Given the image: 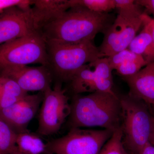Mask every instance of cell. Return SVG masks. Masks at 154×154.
Listing matches in <instances>:
<instances>
[{
  "label": "cell",
  "mask_w": 154,
  "mask_h": 154,
  "mask_svg": "<svg viewBox=\"0 0 154 154\" xmlns=\"http://www.w3.org/2000/svg\"><path fill=\"white\" fill-rule=\"evenodd\" d=\"M120 100L123 145L129 154H138L149 142L154 130V118L143 101L129 96Z\"/></svg>",
  "instance_id": "4"
},
{
  "label": "cell",
  "mask_w": 154,
  "mask_h": 154,
  "mask_svg": "<svg viewBox=\"0 0 154 154\" xmlns=\"http://www.w3.org/2000/svg\"><path fill=\"white\" fill-rule=\"evenodd\" d=\"M107 58L110 67L113 70L125 63L143 59L140 56L136 54L128 48L116 53Z\"/></svg>",
  "instance_id": "22"
},
{
  "label": "cell",
  "mask_w": 154,
  "mask_h": 154,
  "mask_svg": "<svg viewBox=\"0 0 154 154\" xmlns=\"http://www.w3.org/2000/svg\"><path fill=\"white\" fill-rule=\"evenodd\" d=\"M149 142L154 146V130L152 133L150 138Z\"/></svg>",
  "instance_id": "29"
},
{
  "label": "cell",
  "mask_w": 154,
  "mask_h": 154,
  "mask_svg": "<svg viewBox=\"0 0 154 154\" xmlns=\"http://www.w3.org/2000/svg\"><path fill=\"white\" fill-rule=\"evenodd\" d=\"M10 154H24L23 153H22L21 152H20V151H19V150H18V149H17L15 150V151H14V152H13L11 153Z\"/></svg>",
  "instance_id": "30"
},
{
  "label": "cell",
  "mask_w": 154,
  "mask_h": 154,
  "mask_svg": "<svg viewBox=\"0 0 154 154\" xmlns=\"http://www.w3.org/2000/svg\"><path fill=\"white\" fill-rule=\"evenodd\" d=\"M114 20L108 13L74 7L45 24L42 34L46 40L65 43L93 42L98 33H105Z\"/></svg>",
  "instance_id": "1"
},
{
  "label": "cell",
  "mask_w": 154,
  "mask_h": 154,
  "mask_svg": "<svg viewBox=\"0 0 154 154\" xmlns=\"http://www.w3.org/2000/svg\"><path fill=\"white\" fill-rule=\"evenodd\" d=\"M36 63L49 66L46 40L39 30L0 45V69Z\"/></svg>",
  "instance_id": "5"
},
{
  "label": "cell",
  "mask_w": 154,
  "mask_h": 154,
  "mask_svg": "<svg viewBox=\"0 0 154 154\" xmlns=\"http://www.w3.org/2000/svg\"><path fill=\"white\" fill-rule=\"evenodd\" d=\"M72 90L75 95L96 92L94 70L89 64L82 67L70 81Z\"/></svg>",
  "instance_id": "18"
},
{
  "label": "cell",
  "mask_w": 154,
  "mask_h": 154,
  "mask_svg": "<svg viewBox=\"0 0 154 154\" xmlns=\"http://www.w3.org/2000/svg\"><path fill=\"white\" fill-rule=\"evenodd\" d=\"M142 19L143 24L146 25L149 28L154 42V19L144 12L142 15Z\"/></svg>",
  "instance_id": "27"
},
{
  "label": "cell",
  "mask_w": 154,
  "mask_h": 154,
  "mask_svg": "<svg viewBox=\"0 0 154 154\" xmlns=\"http://www.w3.org/2000/svg\"><path fill=\"white\" fill-rule=\"evenodd\" d=\"M16 146L24 154H42L47 152L46 143L41 138L29 131L17 134Z\"/></svg>",
  "instance_id": "17"
},
{
  "label": "cell",
  "mask_w": 154,
  "mask_h": 154,
  "mask_svg": "<svg viewBox=\"0 0 154 154\" xmlns=\"http://www.w3.org/2000/svg\"><path fill=\"white\" fill-rule=\"evenodd\" d=\"M1 69V76L14 80L23 91L44 92L51 87V73L47 66H17Z\"/></svg>",
  "instance_id": "11"
},
{
  "label": "cell",
  "mask_w": 154,
  "mask_h": 154,
  "mask_svg": "<svg viewBox=\"0 0 154 154\" xmlns=\"http://www.w3.org/2000/svg\"></svg>",
  "instance_id": "33"
},
{
  "label": "cell",
  "mask_w": 154,
  "mask_h": 154,
  "mask_svg": "<svg viewBox=\"0 0 154 154\" xmlns=\"http://www.w3.org/2000/svg\"><path fill=\"white\" fill-rule=\"evenodd\" d=\"M143 14L137 15L118 12L113 24L105 32L99 48L105 57L128 48L143 25Z\"/></svg>",
  "instance_id": "8"
},
{
  "label": "cell",
  "mask_w": 154,
  "mask_h": 154,
  "mask_svg": "<svg viewBox=\"0 0 154 154\" xmlns=\"http://www.w3.org/2000/svg\"><path fill=\"white\" fill-rule=\"evenodd\" d=\"M17 134L0 118V154H10L17 149Z\"/></svg>",
  "instance_id": "19"
},
{
  "label": "cell",
  "mask_w": 154,
  "mask_h": 154,
  "mask_svg": "<svg viewBox=\"0 0 154 154\" xmlns=\"http://www.w3.org/2000/svg\"><path fill=\"white\" fill-rule=\"evenodd\" d=\"M27 94L14 80L0 76V109L11 106Z\"/></svg>",
  "instance_id": "16"
},
{
  "label": "cell",
  "mask_w": 154,
  "mask_h": 154,
  "mask_svg": "<svg viewBox=\"0 0 154 154\" xmlns=\"http://www.w3.org/2000/svg\"><path fill=\"white\" fill-rule=\"evenodd\" d=\"M109 130L72 128L66 134L46 143L55 154H99L113 133Z\"/></svg>",
  "instance_id": "6"
},
{
  "label": "cell",
  "mask_w": 154,
  "mask_h": 154,
  "mask_svg": "<svg viewBox=\"0 0 154 154\" xmlns=\"http://www.w3.org/2000/svg\"><path fill=\"white\" fill-rule=\"evenodd\" d=\"M138 154H154V146L149 142L141 150Z\"/></svg>",
  "instance_id": "28"
},
{
  "label": "cell",
  "mask_w": 154,
  "mask_h": 154,
  "mask_svg": "<svg viewBox=\"0 0 154 154\" xmlns=\"http://www.w3.org/2000/svg\"><path fill=\"white\" fill-rule=\"evenodd\" d=\"M124 78L129 87L128 96L146 104L154 105V61L135 74Z\"/></svg>",
  "instance_id": "12"
},
{
  "label": "cell",
  "mask_w": 154,
  "mask_h": 154,
  "mask_svg": "<svg viewBox=\"0 0 154 154\" xmlns=\"http://www.w3.org/2000/svg\"><path fill=\"white\" fill-rule=\"evenodd\" d=\"M147 64H148L144 60L142 59L122 64L115 70L123 77L130 76L135 74Z\"/></svg>",
  "instance_id": "23"
},
{
  "label": "cell",
  "mask_w": 154,
  "mask_h": 154,
  "mask_svg": "<svg viewBox=\"0 0 154 154\" xmlns=\"http://www.w3.org/2000/svg\"><path fill=\"white\" fill-rule=\"evenodd\" d=\"M115 9L118 12H124L132 14H141L144 12L140 6L134 0H115Z\"/></svg>",
  "instance_id": "24"
},
{
  "label": "cell",
  "mask_w": 154,
  "mask_h": 154,
  "mask_svg": "<svg viewBox=\"0 0 154 154\" xmlns=\"http://www.w3.org/2000/svg\"><path fill=\"white\" fill-rule=\"evenodd\" d=\"M45 24L44 18L34 9L10 8L0 16V45L38 31Z\"/></svg>",
  "instance_id": "9"
},
{
  "label": "cell",
  "mask_w": 154,
  "mask_h": 154,
  "mask_svg": "<svg viewBox=\"0 0 154 154\" xmlns=\"http://www.w3.org/2000/svg\"><path fill=\"white\" fill-rule=\"evenodd\" d=\"M71 7H82L92 12L108 13L115 9V0H70Z\"/></svg>",
  "instance_id": "20"
},
{
  "label": "cell",
  "mask_w": 154,
  "mask_h": 154,
  "mask_svg": "<svg viewBox=\"0 0 154 154\" xmlns=\"http://www.w3.org/2000/svg\"><path fill=\"white\" fill-rule=\"evenodd\" d=\"M122 136V130L120 127L113 132L99 154H129L123 145Z\"/></svg>",
  "instance_id": "21"
},
{
  "label": "cell",
  "mask_w": 154,
  "mask_h": 154,
  "mask_svg": "<svg viewBox=\"0 0 154 154\" xmlns=\"http://www.w3.org/2000/svg\"><path fill=\"white\" fill-rule=\"evenodd\" d=\"M33 4L46 24L71 8L70 0H36L33 1Z\"/></svg>",
  "instance_id": "15"
},
{
  "label": "cell",
  "mask_w": 154,
  "mask_h": 154,
  "mask_svg": "<svg viewBox=\"0 0 154 154\" xmlns=\"http://www.w3.org/2000/svg\"><path fill=\"white\" fill-rule=\"evenodd\" d=\"M136 3L145 9L146 14H151L154 19V0H136Z\"/></svg>",
  "instance_id": "26"
},
{
  "label": "cell",
  "mask_w": 154,
  "mask_h": 154,
  "mask_svg": "<svg viewBox=\"0 0 154 154\" xmlns=\"http://www.w3.org/2000/svg\"><path fill=\"white\" fill-rule=\"evenodd\" d=\"M69 117L71 128L99 127L114 132L121 127L120 98L116 94L100 92L76 95L70 104Z\"/></svg>",
  "instance_id": "2"
},
{
  "label": "cell",
  "mask_w": 154,
  "mask_h": 154,
  "mask_svg": "<svg viewBox=\"0 0 154 154\" xmlns=\"http://www.w3.org/2000/svg\"><path fill=\"white\" fill-rule=\"evenodd\" d=\"M46 42L49 66L64 81L70 82L82 67L105 57L92 41L68 43L46 40Z\"/></svg>",
  "instance_id": "3"
},
{
  "label": "cell",
  "mask_w": 154,
  "mask_h": 154,
  "mask_svg": "<svg viewBox=\"0 0 154 154\" xmlns=\"http://www.w3.org/2000/svg\"><path fill=\"white\" fill-rule=\"evenodd\" d=\"M154 107V105H152Z\"/></svg>",
  "instance_id": "32"
},
{
  "label": "cell",
  "mask_w": 154,
  "mask_h": 154,
  "mask_svg": "<svg viewBox=\"0 0 154 154\" xmlns=\"http://www.w3.org/2000/svg\"><path fill=\"white\" fill-rule=\"evenodd\" d=\"M143 28L137 35L128 47V49L140 56L149 64L154 61V42L151 33L147 26Z\"/></svg>",
  "instance_id": "14"
},
{
  "label": "cell",
  "mask_w": 154,
  "mask_h": 154,
  "mask_svg": "<svg viewBox=\"0 0 154 154\" xmlns=\"http://www.w3.org/2000/svg\"><path fill=\"white\" fill-rule=\"evenodd\" d=\"M88 64L94 68L96 92L115 94L113 90V70L110 67L107 57L100 58Z\"/></svg>",
  "instance_id": "13"
},
{
  "label": "cell",
  "mask_w": 154,
  "mask_h": 154,
  "mask_svg": "<svg viewBox=\"0 0 154 154\" xmlns=\"http://www.w3.org/2000/svg\"><path fill=\"white\" fill-rule=\"evenodd\" d=\"M46 154H55L51 153L49 152H46Z\"/></svg>",
  "instance_id": "31"
},
{
  "label": "cell",
  "mask_w": 154,
  "mask_h": 154,
  "mask_svg": "<svg viewBox=\"0 0 154 154\" xmlns=\"http://www.w3.org/2000/svg\"><path fill=\"white\" fill-rule=\"evenodd\" d=\"M43 98V92L29 95L9 107L0 109V118L17 134L28 131V127L36 115Z\"/></svg>",
  "instance_id": "10"
},
{
  "label": "cell",
  "mask_w": 154,
  "mask_h": 154,
  "mask_svg": "<svg viewBox=\"0 0 154 154\" xmlns=\"http://www.w3.org/2000/svg\"><path fill=\"white\" fill-rule=\"evenodd\" d=\"M37 131L45 136L55 134L70 113L69 98L60 83H57L53 88L50 87L43 92Z\"/></svg>",
  "instance_id": "7"
},
{
  "label": "cell",
  "mask_w": 154,
  "mask_h": 154,
  "mask_svg": "<svg viewBox=\"0 0 154 154\" xmlns=\"http://www.w3.org/2000/svg\"><path fill=\"white\" fill-rule=\"evenodd\" d=\"M32 3L33 1L29 0H0V12L15 7L23 11H28L31 9L30 6Z\"/></svg>",
  "instance_id": "25"
}]
</instances>
